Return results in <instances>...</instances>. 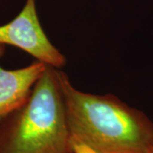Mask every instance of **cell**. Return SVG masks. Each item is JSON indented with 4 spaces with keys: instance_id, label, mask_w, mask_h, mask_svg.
<instances>
[{
    "instance_id": "2",
    "label": "cell",
    "mask_w": 153,
    "mask_h": 153,
    "mask_svg": "<svg viewBox=\"0 0 153 153\" xmlns=\"http://www.w3.org/2000/svg\"><path fill=\"white\" fill-rule=\"evenodd\" d=\"M0 153H75L60 69L46 66L26 102L0 121Z\"/></svg>"
},
{
    "instance_id": "5",
    "label": "cell",
    "mask_w": 153,
    "mask_h": 153,
    "mask_svg": "<svg viewBox=\"0 0 153 153\" xmlns=\"http://www.w3.org/2000/svg\"><path fill=\"white\" fill-rule=\"evenodd\" d=\"M152 153H153V150H152Z\"/></svg>"
},
{
    "instance_id": "4",
    "label": "cell",
    "mask_w": 153,
    "mask_h": 153,
    "mask_svg": "<svg viewBox=\"0 0 153 153\" xmlns=\"http://www.w3.org/2000/svg\"><path fill=\"white\" fill-rule=\"evenodd\" d=\"M46 66L38 60L16 70L0 66V121L26 102Z\"/></svg>"
},
{
    "instance_id": "1",
    "label": "cell",
    "mask_w": 153,
    "mask_h": 153,
    "mask_svg": "<svg viewBox=\"0 0 153 153\" xmlns=\"http://www.w3.org/2000/svg\"><path fill=\"white\" fill-rule=\"evenodd\" d=\"M66 116L73 143L94 153H152L153 122L142 111L113 94L76 89L60 71Z\"/></svg>"
},
{
    "instance_id": "3",
    "label": "cell",
    "mask_w": 153,
    "mask_h": 153,
    "mask_svg": "<svg viewBox=\"0 0 153 153\" xmlns=\"http://www.w3.org/2000/svg\"><path fill=\"white\" fill-rule=\"evenodd\" d=\"M2 45L16 47L55 68L60 69L66 63V57L44 33L38 18L36 0H26L16 16L0 26V46Z\"/></svg>"
}]
</instances>
